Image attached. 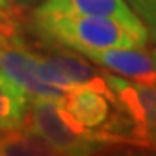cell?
Listing matches in <instances>:
<instances>
[{"instance_id": "cell-1", "label": "cell", "mask_w": 156, "mask_h": 156, "mask_svg": "<svg viewBox=\"0 0 156 156\" xmlns=\"http://www.w3.org/2000/svg\"><path fill=\"white\" fill-rule=\"evenodd\" d=\"M30 24L42 42L73 49L80 54L106 49H142L149 40L147 28L140 17L122 19L33 11Z\"/></svg>"}, {"instance_id": "cell-2", "label": "cell", "mask_w": 156, "mask_h": 156, "mask_svg": "<svg viewBox=\"0 0 156 156\" xmlns=\"http://www.w3.org/2000/svg\"><path fill=\"white\" fill-rule=\"evenodd\" d=\"M23 125L37 132L59 154L83 156L111 147L102 132L82 127L56 99L31 97Z\"/></svg>"}, {"instance_id": "cell-3", "label": "cell", "mask_w": 156, "mask_h": 156, "mask_svg": "<svg viewBox=\"0 0 156 156\" xmlns=\"http://www.w3.org/2000/svg\"><path fill=\"white\" fill-rule=\"evenodd\" d=\"M38 75L44 82L62 90L89 85L106 94L111 92L106 85L104 73L97 71L82 57L61 52V50H54V54H49V56H40Z\"/></svg>"}, {"instance_id": "cell-4", "label": "cell", "mask_w": 156, "mask_h": 156, "mask_svg": "<svg viewBox=\"0 0 156 156\" xmlns=\"http://www.w3.org/2000/svg\"><path fill=\"white\" fill-rule=\"evenodd\" d=\"M59 102L82 127L95 132H104L118 109V101L113 92L106 94L89 85L69 89Z\"/></svg>"}, {"instance_id": "cell-5", "label": "cell", "mask_w": 156, "mask_h": 156, "mask_svg": "<svg viewBox=\"0 0 156 156\" xmlns=\"http://www.w3.org/2000/svg\"><path fill=\"white\" fill-rule=\"evenodd\" d=\"M82 56L89 57L92 62L102 68L113 69L123 76L132 78L135 82L156 83V68L151 59V54L140 49H106V50H89Z\"/></svg>"}, {"instance_id": "cell-6", "label": "cell", "mask_w": 156, "mask_h": 156, "mask_svg": "<svg viewBox=\"0 0 156 156\" xmlns=\"http://www.w3.org/2000/svg\"><path fill=\"white\" fill-rule=\"evenodd\" d=\"M35 11L78 16H109L122 19L139 17L125 4V0H42Z\"/></svg>"}, {"instance_id": "cell-7", "label": "cell", "mask_w": 156, "mask_h": 156, "mask_svg": "<svg viewBox=\"0 0 156 156\" xmlns=\"http://www.w3.org/2000/svg\"><path fill=\"white\" fill-rule=\"evenodd\" d=\"M59 154L31 128L16 127L0 130V156H52Z\"/></svg>"}, {"instance_id": "cell-8", "label": "cell", "mask_w": 156, "mask_h": 156, "mask_svg": "<svg viewBox=\"0 0 156 156\" xmlns=\"http://www.w3.org/2000/svg\"><path fill=\"white\" fill-rule=\"evenodd\" d=\"M28 109V95L0 75V130L21 127Z\"/></svg>"}, {"instance_id": "cell-9", "label": "cell", "mask_w": 156, "mask_h": 156, "mask_svg": "<svg viewBox=\"0 0 156 156\" xmlns=\"http://www.w3.org/2000/svg\"><path fill=\"white\" fill-rule=\"evenodd\" d=\"M128 4L137 16L142 17L149 38L156 40V0H128Z\"/></svg>"}, {"instance_id": "cell-10", "label": "cell", "mask_w": 156, "mask_h": 156, "mask_svg": "<svg viewBox=\"0 0 156 156\" xmlns=\"http://www.w3.org/2000/svg\"><path fill=\"white\" fill-rule=\"evenodd\" d=\"M9 2H12L17 7H30V5H35V4H40L42 0H9Z\"/></svg>"}, {"instance_id": "cell-11", "label": "cell", "mask_w": 156, "mask_h": 156, "mask_svg": "<svg viewBox=\"0 0 156 156\" xmlns=\"http://www.w3.org/2000/svg\"><path fill=\"white\" fill-rule=\"evenodd\" d=\"M151 59H153V62H154V68H156V47L151 50Z\"/></svg>"}, {"instance_id": "cell-12", "label": "cell", "mask_w": 156, "mask_h": 156, "mask_svg": "<svg viewBox=\"0 0 156 156\" xmlns=\"http://www.w3.org/2000/svg\"><path fill=\"white\" fill-rule=\"evenodd\" d=\"M4 38H5V37H0V40H4ZM5 40H9V38H5Z\"/></svg>"}]
</instances>
